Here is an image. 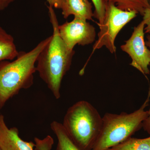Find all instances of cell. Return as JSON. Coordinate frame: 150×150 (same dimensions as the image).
Segmentation results:
<instances>
[{"label":"cell","instance_id":"cell-5","mask_svg":"<svg viewBox=\"0 0 150 150\" xmlns=\"http://www.w3.org/2000/svg\"><path fill=\"white\" fill-rule=\"evenodd\" d=\"M134 11L123 10L114 3L108 1L102 24L99 25L98 38L93 46V51L105 46L111 54L116 52L115 41L121 30L137 16Z\"/></svg>","mask_w":150,"mask_h":150},{"label":"cell","instance_id":"cell-6","mask_svg":"<svg viewBox=\"0 0 150 150\" xmlns=\"http://www.w3.org/2000/svg\"><path fill=\"white\" fill-rule=\"evenodd\" d=\"M145 25L142 21L134 28L131 37L121 45L122 51L129 54L132 59L131 66L139 70L143 74H149L150 50L144 40Z\"/></svg>","mask_w":150,"mask_h":150},{"label":"cell","instance_id":"cell-22","mask_svg":"<svg viewBox=\"0 0 150 150\" xmlns=\"http://www.w3.org/2000/svg\"><path fill=\"white\" fill-rule=\"evenodd\" d=\"M0 114H1V113H0Z\"/></svg>","mask_w":150,"mask_h":150},{"label":"cell","instance_id":"cell-2","mask_svg":"<svg viewBox=\"0 0 150 150\" xmlns=\"http://www.w3.org/2000/svg\"><path fill=\"white\" fill-rule=\"evenodd\" d=\"M49 36L28 52H19L12 62H0V110L21 90L33 85L38 58L51 39Z\"/></svg>","mask_w":150,"mask_h":150},{"label":"cell","instance_id":"cell-21","mask_svg":"<svg viewBox=\"0 0 150 150\" xmlns=\"http://www.w3.org/2000/svg\"><path fill=\"white\" fill-rule=\"evenodd\" d=\"M0 150H1V149H0Z\"/></svg>","mask_w":150,"mask_h":150},{"label":"cell","instance_id":"cell-18","mask_svg":"<svg viewBox=\"0 0 150 150\" xmlns=\"http://www.w3.org/2000/svg\"><path fill=\"white\" fill-rule=\"evenodd\" d=\"M148 111V117L144 121L142 128L144 130L150 135V108Z\"/></svg>","mask_w":150,"mask_h":150},{"label":"cell","instance_id":"cell-19","mask_svg":"<svg viewBox=\"0 0 150 150\" xmlns=\"http://www.w3.org/2000/svg\"><path fill=\"white\" fill-rule=\"evenodd\" d=\"M14 0H0V11L5 9Z\"/></svg>","mask_w":150,"mask_h":150},{"label":"cell","instance_id":"cell-15","mask_svg":"<svg viewBox=\"0 0 150 150\" xmlns=\"http://www.w3.org/2000/svg\"><path fill=\"white\" fill-rule=\"evenodd\" d=\"M35 147L34 150H51L54 144L53 138L48 136L43 139L38 138L34 139Z\"/></svg>","mask_w":150,"mask_h":150},{"label":"cell","instance_id":"cell-1","mask_svg":"<svg viewBox=\"0 0 150 150\" xmlns=\"http://www.w3.org/2000/svg\"><path fill=\"white\" fill-rule=\"evenodd\" d=\"M48 8L53 34L38 58L36 70L54 97L59 99L62 80L71 68L75 51L69 50L60 37L54 8L49 5Z\"/></svg>","mask_w":150,"mask_h":150},{"label":"cell","instance_id":"cell-11","mask_svg":"<svg viewBox=\"0 0 150 150\" xmlns=\"http://www.w3.org/2000/svg\"><path fill=\"white\" fill-rule=\"evenodd\" d=\"M51 128L58 140L56 150H82L71 139L62 123L53 121Z\"/></svg>","mask_w":150,"mask_h":150},{"label":"cell","instance_id":"cell-4","mask_svg":"<svg viewBox=\"0 0 150 150\" xmlns=\"http://www.w3.org/2000/svg\"><path fill=\"white\" fill-rule=\"evenodd\" d=\"M150 97V91L141 107L131 113H105L101 131L92 150H107L130 138L142 128L148 117V111L145 108L149 105Z\"/></svg>","mask_w":150,"mask_h":150},{"label":"cell","instance_id":"cell-12","mask_svg":"<svg viewBox=\"0 0 150 150\" xmlns=\"http://www.w3.org/2000/svg\"><path fill=\"white\" fill-rule=\"evenodd\" d=\"M118 8L124 11H134L143 16L146 9L150 8V0H108Z\"/></svg>","mask_w":150,"mask_h":150},{"label":"cell","instance_id":"cell-10","mask_svg":"<svg viewBox=\"0 0 150 150\" xmlns=\"http://www.w3.org/2000/svg\"><path fill=\"white\" fill-rule=\"evenodd\" d=\"M18 53L13 37L0 26V62L12 61Z\"/></svg>","mask_w":150,"mask_h":150},{"label":"cell","instance_id":"cell-13","mask_svg":"<svg viewBox=\"0 0 150 150\" xmlns=\"http://www.w3.org/2000/svg\"><path fill=\"white\" fill-rule=\"evenodd\" d=\"M106 150H150V137L143 139L131 137Z\"/></svg>","mask_w":150,"mask_h":150},{"label":"cell","instance_id":"cell-9","mask_svg":"<svg viewBox=\"0 0 150 150\" xmlns=\"http://www.w3.org/2000/svg\"><path fill=\"white\" fill-rule=\"evenodd\" d=\"M65 18L74 15L86 20H92V6L88 0H64L62 8Z\"/></svg>","mask_w":150,"mask_h":150},{"label":"cell","instance_id":"cell-16","mask_svg":"<svg viewBox=\"0 0 150 150\" xmlns=\"http://www.w3.org/2000/svg\"><path fill=\"white\" fill-rule=\"evenodd\" d=\"M143 21L144 23L145 33L150 34V8L146 9L143 15Z\"/></svg>","mask_w":150,"mask_h":150},{"label":"cell","instance_id":"cell-8","mask_svg":"<svg viewBox=\"0 0 150 150\" xmlns=\"http://www.w3.org/2000/svg\"><path fill=\"white\" fill-rule=\"evenodd\" d=\"M35 144L22 139L16 127L9 129L0 114V149L1 150H34Z\"/></svg>","mask_w":150,"mask_h":150},{"label":"cell","instance_id":"cell-20","mask_svg":"<svg viewBox=\"0 0 150 150\" xmlns=\"http://www.w3.org/2000/svg\"><path fill=\"white\" fill-rule=\"evenodd\" d=\"M147 47L150 48V34H149L146 36V40L145 41Z\"/></svg>","mask_w":150,"mask_h":150},{"label":"cell","instance_id":"cell-7","mask_svg":"<svg viewBox=\"0 0 150 150\" xmlns=\"http://www.w3.org/2000/svg\"><path fill=\"white\" fill-rule=\"evenodd\" d=\"M59 33L67 48L73 51L76 45L91 44L96 37L95 28L87 20L75 16L72 21L59 25Z\"/></svg>","mask_w":150,"mask_h":150},{"label":"cell","instance_id":"cell-17","mask_svg":"<svg viewBox=\"0 0 150 150\" xmlns=\"http://www.w3.org/2000/svg\"><path fill=\"white\" fill-rule=\"evenodd\" d=\"M49 6L54 8L62 9L64 0H46Z\"/></svg>","mask_w":150,"mask_h":150},{"label":"cell","instance_id":"cell-3","mask_svg":"<svg viewBox=\"0 0 150 150\" xmlns=\"http://www.w3.org/2000/svg\"><path fill=\"white\" fill-rule=\"evenodd\" d=\"M63 127L82 150H92L101 131L102 117L90 103L82 100L69 108Z\"/></svg>","mask_w":150,"mask_h":150},{"label":"cell","instance_id":"cell-14","mask_svg":"<svg viewBox=\"0 0 150 150\" xmlns=\"http://www.w3.org/2000/svg\"><path fill=\"white\" fill-rule=\"evenodd\" d=\"M95 7L93 17L98 20V25L102 24L108 0H91Z\"/></svg>","mask_w":150,"mask_h":150}]
</instances>
